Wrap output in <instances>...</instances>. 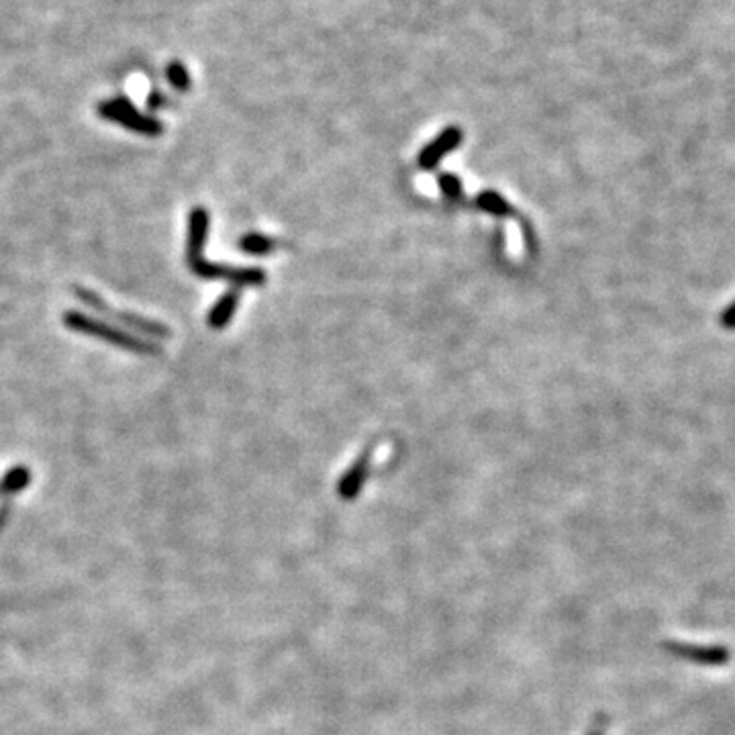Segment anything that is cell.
Segmentation results:
<instances>
[{
  "instance_id": "cell-9",
  "label": "cell",
  "mask_w": 735,
  "mask_h": 735,
  "mask_svg": "<svg viewBox=\"0 0 735 735\" xmlns=\"http://www.w3.org/2000/svg\"><path fill=\"white\" fill-rule=\"evenodd\" d=\"M276 247V242L270 237L261 235V233H247L239 242V250L250 253V256H266Z\"/></svg>"
},
{
  "instance_id": "cell-13",
  "label": "cell",
  "mask_w": 735,
  "mask_h": 735,
  "mask_svg": "<svg viewBox=\"0 0 735 735\" xmlns=\"http://www.w3.org/2000/svg\"><path fill=\"white\" fill-rule=\"evenodd\" d=\"M721 323L725 325L727 329H733L735 327V302L733 305L725 310L723 317H721Z\"/></svg>"
},
{
  "instance_id": "cell-1",
  "label": "cell",
  "mask_w": 735,
  "mask_h": 735,
  "mask_svg": "<svg viewBox=\"0 0 735 735\" xmlns=\"http://www.w3.org/2000/svg\"><path fill=\"white\" fill-rule=\"evenodd\" d=\"M209 235V213L207 209L194 207L188 217V239H186V261L193 274L204 280H227L239 286H260L266 282V272L260 268H231L213 264L202 258L204 242Z\"/></svg>"
},
{
  "instance_id": "cell-4",
  "label": "cell",
  "mask_w": 735,
  "mask_h": 735,
  "mask_svg": "<svg viewBox=\"0 0 735 735\" xmlns=\"http://www.w3.org/2000/svg\"><path fill=\"white\" fill-rule=\"evenodd\" d=\"M98 112H101L103 119L107 121L119 123L125 129H131L133 133H139V136L147 137H158L164 131L160 121H155L153 117L141 115V112L133 107V104L127 101L125 96L111 98V101H104L98 104Z\"/></svg>"
},
{
  "instance_id": "cell-2",
  "label": "cell",
  "mask_w": 735,
  "mask_h": 735,
  "mask_svg": "<svg viewBox=\"0 0 735 735\" xmlns=\"http://www.w3.org/2000/svg\"><path fill=\"white\" fill-rule=\"evenodd\" d=\"M63 325H66L70 331H76V334H84L88 337L103 339V342L115 345V348H121L125 351L145 353V356L147 353H160L158 343L145 342V339L133 335L129 334V331L112 327V325L104 323V321L92 319V317H88L87 313H80V310H68V313L63 315Z\"/></svg>"
},
{
  "instance_id": "cell-5",
  "label": "cell",
  "mask_w": 735,
  "mask_h": 735,
  "mask_svg": "<svg viewBox=\"0 0 735 735\" xmlns=\"http://www.w3.org/2000/svg\"><path fill=\"white\" fill-rule=\"evenodd\" d=\"M668 652L676 658L689 660L701 666H725L731 660V652L725 646H695V643H666Z\"/></svg>"
},
{
  "instance_id": "cell-10",
  "label": "cell",
  "mask_w": 735,
  "mask_h": 735,
  "mask_svg": "<svg viewBox=\"0 0 735 735\" xmlns=\"http://www.w3.org/2000/svg\"><path fill=\"white\" fill-rule=\"evenodd\" d=\"M366 470H368V459L364 456L362 459H358V464L350 470V475L342 480V486H339V489H342L343 497H353V494L358 492V489L362 486L364 478H366Z\"/></svg>"
},
{
  "instance_id": "cell-14",
  "label": "cell",
  "mask_w": 735,
  "mask_h": 735,
  "mask_svg": "<svg viewBox=\"0 0 735 735\" xmlns=\"http://www.w3.org/2000/svg\"><path fill=\"white\" fill-rule=\"evenodd\" d=\"M161 104H164V101H161V96H160V95H152V98H150V109H160Z\"/></svg>"
},
{
  "instance_id": "cell-8",
  "label": "cell",
  "mask_w": 735,
  "mask_h": 735,
  "mask_svg": "<svg viewBox=\"0 0 735 735\" xmlns=\"http://www.w3.org/2000/svg\"><path fill=\"white\" fill-rule=\"evenodd\" d=\"M476 207L483 209L484 213H491L497 217L513 215L511 204H508L499 193H494V190H484V193H480L476 196Z\"/></svg>"
},
{
  "instance_id": "cell-6",
  "label": "cell",
  "mask_w": 735,
  "mask_h": 735,
  "mask_svg": "<svg viewBox=\"0 0 735 735\" xmlns=\"http://www.w3.org/2000/svg\"><path fill=\"white\" fill-rule=\"evenodd\" d=\"M459 141H462V131L458 129V127H450V129H445L440 137L435 141H431V144L425 147L419 153V168L421 169H434L437 164H440V160L443 155H448L451 150H456L459 145Z\"/></svg>"
},
{
  "instance_id": "cell-12",
  "label": "cell",
  "mask_w": 735,
  "mask_h": 735,
  "mask_svg": "<svg viewBox=\"0 0 735 735\" xmlns=\"http://www.w3.org/2000/svg\"><path fill=\"white\" fill-rule=\"evenodd\" d=\"M437 184H440L442 193L448 196L450 201H458L459 196H462V180L458 178L454 174H442L440 178H437Z\"/></svg>"
},
{
  "instance_id": "cell-3",
  "label": "cell",
  "mask_w": 735,
  "mask_h": 735,
  "mask_svg": "<svg viewBox=\"0 0 735 735\" xmlns=\"http://www.w3.org/2000/svg\"><path fill=\"white\" fill-rule=\"evenodd\" d=\"M74 293H76V299L82 301L88 309L96 310V313H101L104 317H109L111 321L119 323L121 327H129L133 331H139V334H145L150 337H168L169 335V329L166 327V325H161L158 321H152V319H145V317L136 315V313H125V310L112 309L107 301H103L101 296H98L96 293L88 291V288L76 286Z\"/></svg>"
},
{
  "instance_id": "cell-11",
  "label": "cell",
  "mask_w": 735,
  "mask_h": 735,
  "mask_svg": "<svg viewBox=\"0 0 735 735\" xmlns=\"http://www.w3.org/2000/svg\"><path fill=\"white\" fill-rule=\"evenodd\" d=\"M166 76H168V80H169V84H172V87L176 88V90H188L190 88V76H188V70L182 66L180 62H172L168 66V70H166Z\"/></svg>"
},
{
  "instance_id": "cell-7",
  "label": "cell",
  "mask_w": 735,
  "mask_h": 735,
  "mask_svg": "<svg viewBox=\"0 0 735 735\" xmlns=\"http://www.w3.org/2000/svg\"><path fill=\"white\" fill-rule=\"evenodd\" d=\"M237 305H239V288H231V291L225 293L221 299L215 302V307L211 309L209 319H207L209 327L223 329L225 325L233 319V315H235Z\"/></svg>"
}]
</instances>
